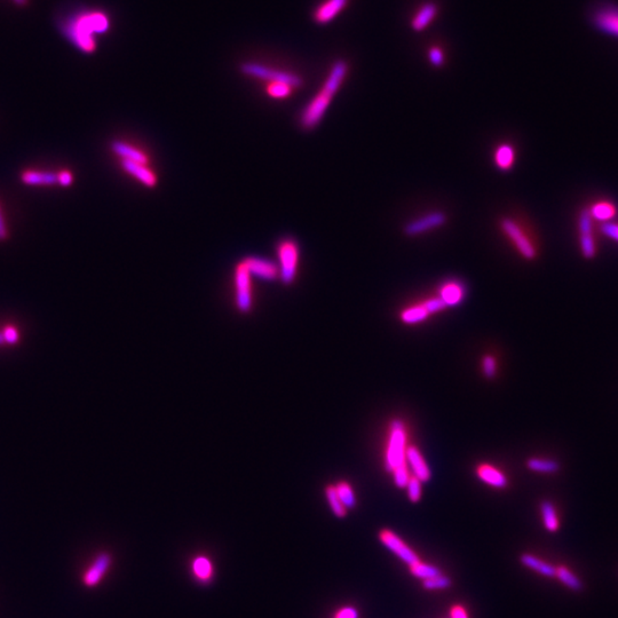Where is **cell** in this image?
Instances as JSON below:
<instances>
[{"label": "cell", "instance_id": "6da1fadb", "mask_svg": "<svg viewBox=\"0 0 618 618\" xmlns=\"http://www.w3.org/2000/svg\"><path fill=\"white\" fill-rule=\"evenodd\" d=\"M111 21L106 12L85 10L71 14L60 22V30L84 54H93L97 50V37L109 32Z\"/></svg>", "mask_w": 618, "mask_h": 618}, {"label": "cell", "instance_id": "7a4b0ae2", "mask_svg": "<svg viewBox=\"0 0 618 618\" xmlns=\"http://www.w3.org/2000/svg\"><path fill=\"white\" fill-rule=\"evenodd\" d=\"M348 73L349 66L345 60H338L333 64L319 92L309 101L301 113L300 123L305 130H314L319 127L333 99L345 83Z\"/></svg>", "mask_w": 618, "mask_h": 618}, {"label": "cell", "instance_id": "3957f363", "mask_svg": "<svg viewBox=\"0 0 618 618\" xmlns=\"http://www.w3.org/2000/svg\"><path fill=\"white\" fill-rule=\"evenodd\" d=\"M498 228L506 242L509 243L522 259L527 261L537 259L539 254V243L528 225L518 218L506 216L499 220Z\"/></svg>", "mask_w": 618, "mask_h": 618}, {"label": "cell", "instance_id": "277c9868", "mask_svg": "<svg viewBox=\"0 0 618 618\" xmlns=\"http://www.w3.org/2000/svg\"><path fill=\"white\" fill-rule=\"evenodd\" d=\"M409 432L406 422L392 419L388 424V436L386 443L384 466L388 473L406 464V450L409 447Z\"/></svg>", "mask_w": 618, "mask_h": 618}, {"label": "cell", "instance_id": "5b68a950", "mask_svg": "<svg viewBox=\"0 0 618 618\" xmlns=\"http://www.w3.org/2000/svg\"><path fill=\"white\" fill-rule=\"evenodd\" d=\"M277 259L281 282L290 285L294 282L300 263V246L293 238H284L277 244Z\"/></svg>", "mask_w": 618, "mask_h": 618}, {"label": "cell", "instance_id": "8992f818", "mask_svg": "<svg viewBox=\"0 0 618 618\" xmlns=\"http://www.w3.org/2000/svg\"><path fill=\"white\" fill-rule=\"evenodd\" d=\"M240 70L241 73L245 76L265 80L267 83H285L289 84L294 88H299L300 86H303V78L296 73L274 69V68L256 64V62H245V64H241Z\"/></svg>", "mask_w": 618, "mask_h": 618}, {"label": "cell", "instance_id": "52a82bcc", "mask_svg": "<svg viewBox=\"0 0 618 618\" xmlns=\"http://www.w3.org/2000/svg\"><path fill=\"white\" fill-rule=\"evenodd\" d=\"M253 276L250 273L244 259L237 263L234 270L235 303L241 312L246 314L253 308Z\"/></svg>", "mask_w": 618, "mask_h": 618}, {"label": "cell", "instance_id": "ba28073f", "mask_svg": "<svg viewBox=\"0 0 618 618\" xmlns=\"http://www.w3.org/2000/svg\"><path fill=\"white\" fill-rule=\"evenodd\" d=\"M594 223V220L592 219L591 214L588 212V207L579 209L577 216L579 250L583 258L586 260H593L598 254Z\"/></svg>", "mask_w": 618, "mask_h": 618}, {"label": "cell", "instance_id": "9c48e42d", "mask_svg": "<svg viewBox=\"0 0 618 618\" xmlns=\"http://www.w3.org/2000/svg\"><path fill=\"white\" fill-rule=\"evenodd\" d=\"M590 22L595 30L618 39V5L602 3L597 5L590 14Z\"/></svg>", "mask_w": 618, "mask_h": 618}, {"label": "cell", "instance_id": "30bf717a", "mask_svg": "<svg viewBox=\"0 0 618 618\" xmlns=\"http://www.w3.org/2000/svg\"><path fill=\"white\" fill-rule=\"evenodd\" d=\"M448 216L442 211H432L419 218L411 220L403 228V233L408 237H418L434 230H440L446 225Z\"/></svg>", "mask_w": 618, "mask_h": 618}, {"label": "cell", "instance_id": "8fae6325", "mask_svg": "<svg viewBox=\"0 0 618 618\" xmlns=\"http://www.w3.org/2000/svg\"><path fill=\"white\" fill-rule=\"evenodd\" d=\"M379 541L382 542V545L387 547L389 551L393 552L397 558L401 559L404 563L411 567L420 561L418 555L413 550L410 549L402 539H400L397 534L389 530V529H382L379 532Z\"/></svg>", "mask_w": 618, "mask_h": 618}, {"label": "cell", "instance_id": "7c38bea8", "mask_svg": "<svg viewBox=\"0 0 618 618\" xmlns=\"http://www.w3.org/2000/svg\"><path fill=\"white\" fill-rule=\"evenodd\" d=\"M348 5L349 0H323L312 10V21L319 26L331 24Z\"/></svg>", "mask_w": 618, "mask_h": 618}, {"label": "cell", "instance_id": "4fadbf2b", "mask_svg": "<svg viewBox=\"0 0 618 618\" xmlns=\"http://www.w3.org/2000/svg\"><path fill=\"white\" fill-rule=\"evenodd\" d=\"M466 293L467 290L464 283L458 279H449L440 285L438 296L444 303L447 308H449L460 305L462 300L465 299Z\"/></svg>", "mask_w": 618, "mask_h": 618}, {"label": "cell", "instance_id": "5bb4252c", "mask_svg": "<svg viewBox=\"0 0 618 618\" xmlns=\"http://www.w3.org/2000/svg\"><path fill=\"white\" fill-rule=\"evenodd\" d=\"M406 464H408L411 476L420 480L422 483L429 481L432 478V472H431L429 464L426 462L425 457L422 455V451L413 444H410L406 450Z\"/></svg>", "mask_w": 618, "mask_h": 618}, {"label": "cell", "instance_id": "9a60e30c", "mask_svg": "<svg viewBox=\"0 0 618 618\" xmlns=\"http://www.w3.org/2000/svg\"><path fill=\"white\" fill-rule=\"evenodd\" d=\"M244 261L253 277L263 281H275L279 277V267L270 260L260 256H246Z\"/></svg>", "mask_w": 618, "mask_h": 618}, {"label": "cell", "instance_id": "2e32d148", "mask_svg": "<svg viewBox=\"0 0 618 618\" xmlns=\"http://www.w3.org/2000/svg\"><path fill=\"white\" fill-rule=\"evenodd\" d=\"M122 169L130 176H133L143 186L148 188H155L158 185V176L149 167V164L135 163L131 160H122L120 162Z\"/></svg>", "mask_w": 618, "mask_h": 618}, {"label": "cell", "instance_id": "e0dca14e", "mask_svg": "<svg viewBox=\"0 0 618 618\" xmlns=\"http://www.w3.org/2000/svg\"><path fill=\"white\" fill-rule=\"evenodd\" d=\"M111 563H113V559L109 553H106V552L100 553L97 558L94 559L93 563L85 572L84 584L90 586V588L99 584L106 575V572L109 570Z\"/></svg>", "mask_w": 618, "mask_h": 618}, {"label": "cell", "instance_id": "ac0fdd59", "mask_svg": "<svg viewBox=\"0 0 618 618\" xmlns=\"http://www.w3.org/2000/svg\"><path fill=\"white\" fill-rule=\"evenodd\" d=\"M476 474L483 483L492 488L505 489L509 485L505 473L489 462H482L476 466Z\"/></svg>", "mask_w": 618, "mask_h": 618}, {"label": "cell", "instance_id": "d6986e66", "mask_svg": "<svg viewBox=\"0 0 618 618\" xmlns=\"http://www.w3.org/2000/svg\"><path fill=\"white\" fill-rule=\"evenodd\" d=\"M439 13V7L433 1H427L418 7L411 19L412 30L415 32L425 31L429 26H432Z\"/></svg>", "mask_w": 618, "mask_h": 618}, {"label": "cell", "instance_id": "ffe728a7", "mask_svg": "<svg viewBox=\"0 0 618 618\" xmlns=\"http://www.w3.org/2000/svg\"><path fill=\"white\" fill-rule=\"evenodd\" d=\"M496 169L502 172H509L516 162V150L512 143L502 142L496 146L492 155Z\"/></svg>", "mask_w": 618, "mask_h": 618}, {"label": "cell", "instance_id": "44dd1931", "mask_svg": "<svg viewBox=\"0 0 618 618\" xmlns=\"http://www.w3.org/2000/svg\"><path fill=\"white\" fill-rule=\"evenodd\" d=\"M110 147H111L113 153L120 157L122 160H131V162H135V163L149 164L148 155L143 153L142 150L138 149L137 147L132 146L130 143L116 140V141H113Z\"/></svg>", "mask_w": 618, "mask_h": 618}, {"label": "cell", "instance_id": "7402d4cb", "mask_svg": "<svg viewBox=\"0 0 618 618\" xmlns=\"http://www.w3.org/2000/svg\"><path fill=\"white\" fill-rule=\"evenodd\" d=\"M588 209L592 219L600 225L614 221L618 213L617 205L608 200H597L588 206Z\"/></svg>", "mask_w": 618, "mask_h": 618}, {"label": "cell", "instance_id": "603a6c76", "mask_svg": "<svg viewBox=\"0 0 618 618\" xmlns=\"http://www.w3.org/2000/svg\"><path fill=\"white\" fill-rule=\"evenodd\" d=\"M20 180L26 186L52 187L57 185V173L50 171L26 170L21 173Z\"/></svg>", "mask_w": 618, "mask_h": 618}, {"label": "cell", "instance_id": "cb8c5ba5", "mask_svg": "<svg viewBox=\"0 0 618 618\" xmlns=\"http://www.w3.org/2000/svg\"><path fill=\"white\" fill-rule=\"evenodd\" d=\"M429 316L432 315L429 312L427 307L425 306L424 300L420 301V303L406 307L400 312V319L406 326H415V324H419V323L425 322Z\"/></svg>", "mask_w": 618, "mask_h": 618}, {"label": "cell", "instance_id": "d4e9b609", "mask_svg": "<svg viewBox=\"0 0 618 618\" xmlns=\"http://www.w3.org/2000/svg\"><path fill=\"white\" fill-rule=\"evenodd\" d=\"M520 562L522 565H525V568L532 569L539 575L547 577V579H555L556 567L552 565L549 562L544 561L542 559L537 558L535 555L525 553L520 556Z\"/></svg>", "mask_w": 618, "mask_h": 618}, {"label": "cell", "instance_id": "484cf974", "mask_svg": "<svg viewBox=\"0 0 618 618\" xmlns=\"http://www.w3.org/2000/svg\"><path fill=\"white\" fill-rule=\"evenodd\" d=\"M191 572L200 583H209L214 576V567L209 558L205 555H197L191 561Z\"/></svg>", "mask_w": 618, "mask_h": 618}, {"label": "cell", "instance_id": "4316f807", "mask_svg": "<svg viewBox=\"0 0 618 618\" xmlns=\"http://www.w3.org/2000/svg\"><path fill=\"white\" fill-rule=\"evenodd\" d=\"M555 579L563 586L574 592H581L584 588V583L579 575H576L567 565H560L555 570Z\"/></svg>", "mask_w": 618, "mask_h": 618}, {"label": "cell", "instance_id": "83f0119b", "mask_svg": "<svg viewBox=\"0 0 618 618\" xmlns=\"http://www.w3.org/2000/svg\"><path fill=\"white\" fill-rule=\"evenodd\" d=\"M525 466L530 472L539 474H555L560 471V464L556 460L544 457H532L527 459Z\"/></svg>", "mask_w": 618, "mask_h": 618}, {"label": "cell", "instance_id": "f1b7e54d", "mask_svg": "<svg viewBox=\"0 0 618 618\" xmlns=\"http://www.w3.org/2000/svg\"><path fill=\"white\" fill-rule=\"evenodd\" d=\"M541 514H542L543 525L549 532H556L560 529L561 522L559 518L556 507L550 500H544L541 503Z\"/></svg>", "mask_w": 618, "mask_h": 618}, {"label": "cell", "instance_id": "f546056e", "mask_svg": "<svg viewBox=\"0 0 618 618\" xmlns=\"http://www.w3.org/2000/svg\"><path fill=\"white\" fill-rule=\"evenodd\" d=\"M335 488H336L337 495L343 503L346 509L348 511V509H355L357 499H356L355 492H354V489L350 483L347 481L337 482Z\"/></svg>", "mask_w": 618, "mask_h": 618}, {"label": "cell", "instance_id": "4dcf8cb0", "mask_svg": "<svg viewBox=\"0 0 618 618\" xmlns=\"http://www.w3.org/2000/svg\"><path fill=\"white\" fill-rule=\"evenodd\" d=\"M324 494H326V502L329 504L330 509L333 511V514L336 515L337 518H345L348 511L346 509L345 506L343 505V503H341L339 497L337 495L335 485H326Z\"/></svg>", "mask_w": 618, "mask_h": 618}, {"label": "cell", "instance_id": "1f68e13d", "mask_svg": "<svg viewBox=\"0 0 618 618\" xmlns=\"http://www.w3.org/2000/svg\"><path fill=\"white\" fill-rule=\"evenodd\" d=\"M410 572H411L412 576H415V577L422 579V581L433 579V577H436V576L442 575L441 569L438 568L436 565L424 563V562L422 561H419L418 563L411 565V567H410Z\"/></svg>", "mask_w": 618, "mask_h": 618}, {"label": "cell", "instance_id": "d6a6232c", "mask_svg": "<svg viewBox=\"0 0 618 618\" xmlns=\"http://www.w3.org/2000/svg\"><path fill=\"white\" fill-rule=\"evenodd\" d=\"M294 87L285 83H267L266 93L273 99H285L292 94Z\"/></svg>", "mask_w": 618, "mask_h": 618}, {"label": "cell", "instance_id": "836d02e7", "mask_svg": "<svg viewBox=\"0 0 618 618\" xmlns=\"http://www.w3.org/2000/svg\"><path fill=\"white\" fill-rule=\"evenodd\" d=\"M451 579L448 576L439 575L433 577V579H425L422 581V588L427 591H440V590H447L451 586Z\"/></svg>", "mask_w": 618, "mask_h": 618}, {"label": "cell", "instance_id": "e575fe53", "mask_svg": "<svg viewBox=\"0 0 618 618\" xmlns=\"http://www.w3.org/2000/svg\"><path fill=\"white\" fill-rule=\"evenodd\" d=\"M404 489H406V495H408L410 502H420L422 497V482L420 480L411 476Z\"/></svg>", "mask_w": 618, "mask_h": 618}, {"label": "cell", "instance_id": "d590c367", "mask_svg": "<svg viewBox=\"0 0 618 618\" xmlns=\"http://www.w3.org/2000/svg\"><path fill=\"white\" fill-rule=\"evenodd\" d=\"M393 476V481H394V485L397 487L399 489H404L408 485V482H409L410 478H411V473H410L409 467H408V464L406 465L400 466L397 469H394L392 473H391Z\"/></svg>", "mask_w": 618, "mask_h": 618}, {"label": "cell", "instance_id": "8d00e7d4", "mask_svg": "<svg viewBox=\"0 0 618 618\" xmlns=\"http://www.w3.org/2000/svg\"><path fill=\"white\" fill-rule=\"evenodd\" d=\"M482 373L488 379L495 378L498 370V363L495 356L485 355L481 359Z\"/></svg>", "mask_w": 618, "mask_h": 618}, {"label": "cell", "instance_id": "74e56055", "mask_svg": "<svg viewBox=\"0 0 618 618\" xmlns=\"http://www.w3.org/2000/svg\"><path fill=\"white\" fill-rule=\"evenodd\" d=\"M427 59L433 67L441 68L446 62V54H444L442 47L434 45V46L429 47L427 50Z\"/></svg>", "mask_w": 618, "mask_h": 618}, {"label": "cell", "instance_id": "f35d334b", "mask_svg": "<svg viewBox=\"0 0 618 618\" xmlns=\"http://www.w3.org/2000/svg\"><path fill=\"white\" fill-rule=\"evenodd\" d=\"M599 230H600V233H601L603 236L607 237V238H609V240L612 241V242L617 243L618 244L617 221H610V223H601V225H600V227H599Z\"/></svg>", "mask_w": 618, "mask_h": 618}, {"label": "cell", "instance_id": "ab89813d", "mask_svg": "<svg viewBox=\"0 0 618 618\" xmlns=\"http://www.w3.org/2000/svg\"><path fill=\"white\" fill-rule=\"evenodd\" d=\"M57 185H60L61 187L67 188V187H70L73 185V173L69 170L60 171V172L57 173Z\"/></svg>", "mask_w": 618, "mask_h": 618}, {"label": "cell", "instance_id": "60d3db41", "mask_svg": "<svg viewBox=\"0 0 618 618\" xmlns=\"http://www.w3.org/2000/svg\"><path fill=\"white\" fill-rule=\"evenodd\" d=\"M1 333H3L5 343L14 344L19 340V330L17 328H14V326H6Z\"/></svg>", "mask_w": 618, "mask_h": 618}, {"label": "cell", "instance_id": "b9f144b4", "mask_svg": "<svg viewBox=\"0 0 618 618\" xmlns=\"http://www.w3.org/2000/svg\"><path fill=\"white\" fill-rule=\"evenodd\" d=\"M335 618H359V612L354 607H344L336 612Z\"/></svg>", "mask_w": 618, "mask_h": 618}, {"label": "cell", "instance_id": "7bdbcfd3", "mask_svg": "<svg viewBox=\"0 0 618 618\" xmlns=\"http://www.w3.org/2000/svg\"><path fill=\"white\" fill-rule=\"evenodd\" d=\"M8 236H10V234H8L6 220H5V216H3V207H1V203H0V242L6 241Z\"/></svg>", "mask_w": 618, "mask_h": 618}, {"label": "cell", "instance_id": "ee69618b", "mask_svg": "<svg viewBox=\"0 0 618 618\" xmlns=\"http://www.w3.org/2000/svg\"><path fill=\"white\" fill-rule=\"evenodd\" d=\"M450 617L451 618H469V614L466 612V609L462 606H452L450 610Z\"/></svg>", "mask_w": 618, "mask_h": 618}, {"label": "cell", "instance_id": "f6af8a7d", "mask_svg": "<svg viewBox=\"0 0 618 618\" xmlns=\"http://www.w3.org/2000/svg\"><path fill=\"white\" fill-rule=\"evenodd\" d=\"M13 1L17 3V6H27L29 3V0H13Z\"/></svg>", "mask_w": 618, "mask_h": 618}, {"label": "cell", "instance_id": "bcb514c9", "mask_svg": "<svg viewBox=\"0 0 618 618\" xmlns=\"http://www.w3.org/2000/svg\"><path fill=\"white\" fill-rule=\"evenodd\" d=\"M5 343V340H3V333H0V344Z\"/></svg>", "mask_w": 618, "mask_h": 618}]
</instances>
